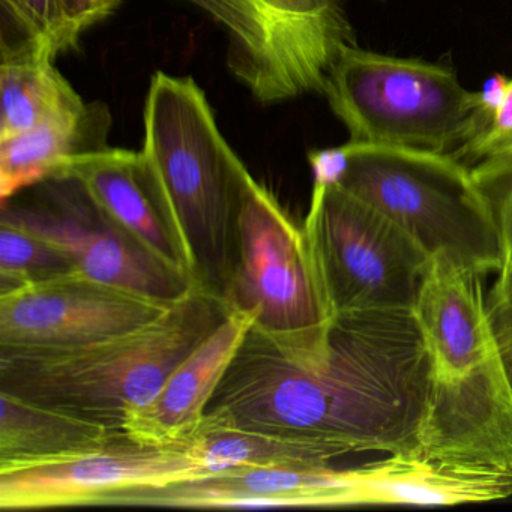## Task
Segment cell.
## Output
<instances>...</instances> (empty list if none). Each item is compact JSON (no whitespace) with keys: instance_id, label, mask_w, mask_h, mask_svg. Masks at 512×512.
<instances>
[{"instance_id":"cell-2","label":"cell","mask_w":512,"mask_h":512,"mask_svg":"<svg viewBox=\"0 0 512 512\" xmlns=\"http://www.w3.org/2000/svg\"><path fill=\"white\" fill-rule=\"evenodd\" d=\"M143 169L197 287L223 299L251 178L190 77L155 73L145 104Z\"/></svg>"},{"instance_id":"cell-10","label":"cell","mask_w":512,"mask_h":512,"mask_svg":"<svg viewBox=\"0 0 512 512\" xmlns=\"http://www.w3.org/2000/svg\"><path fill=\"white\" fill-rule=\"evenodd\" d=\"M170 305L73 272L0 296V349L85 346L134 331Z\"/></svg>"},{"instance_id":"cell-18","label":"cell","mask_w":512,"mask_h":512,"mask_svg":"<svg viewBox=\"0 0 512 512\" xmlns=\"http://www.w3.org/2000/svg\"><path fill=\"white\" fill-rule=\"evenodd\" d=\"M53 61L52 56L28 41L17 46L2 44L0 140L19 136L86 106Z\"/></svg>"},{"instance_id":"cell-5","label":"cell","mask_w":512,"mask_h":512,"mask_svg":"<svg viewBox=\"0 0 512 512\" xmlns=\"http://www.w3.org/2000/svg\"><path fill=\"white\" fill-rule=\"evenodd\" d=\"M223 302L253 317L254 331L293 361L319 362L328 353L334 311L310 239L253 176Z\"/></svg>"},{"instance_id":"cell-9","label":"cell","mask_w":512,"mask_h":512,"mask_svg":"<svg viewBox=\"0 0 512 512\" xmlns=\"http://www.w3.org/2000/svg\"><path fill=\"white\" fill-rule=\"evenodd\" d=\"M0 221L49 242L82 274L146 298L173 304L196 287L187 274L149 253L113 223L79 179L67 173L4 200Z\"/></svg>"},{"instance_id":"cell-16","label":"cell","mask_w":512,"mask_h":512,"mask_svg":"<svg viewBox=\"0 0 512 512\" xmlns=\"http://www.w3.org/2000/svg\"><path fill=\"white\" fill-rule=\"evenodd\" d=\"M124 433L103 422L0 391V473L79 460Z\"/></svg>"},{"instance_id":"cell-27","label":"cell","mask_w":512,"mask_h":512,"mask_svg":"<svg viewBox=\"0 0 512 512\" xmlns=\"http://www.w3.org/2000/svg\"><path fill=\"white\" fill-rule=\"evenodd\" d=\"M97 2L107 14H110L112 13L113 8H115L121 0H97Z\"/></svg>"},{"instance_id":"cell-6","label":"cell","mask_w":512,"mask_h":512,"mask_svg":"<svg viewBox=\"0 0 512 512\" xmlns=\"http://www.w3.org/2000/svg\"><path fill=\"white\" fill-rule=\"evenodd\" d=\"M329 107L350 142L452 154L481 127V97L451 68L344 47L329 71Z\"/></svg>"},{"instance_id":"cell-21","label":"cell","mask_w":512,"mask_h":512,"mask_svg":"<svg viewBox=\"0 0 512 512\" xmlns=\"http://www.w3.org/2000/svg\"><path fill=\"white\" fill-rule=\"evenodd\" d=\"M2 8L22 29L25 41L53 59L76 47L85 32L65 0H2Z\"/></svg>"},{"instance_id":"cell-26","label":"cell","mask_w":512,"mask_h":512,"mask_svg":"<svg viewBox=\"0 0 512 512\" xmlns=\"http://www.w3.org/2000/svg\"><path fill=\"white\" fill-rule=\"evenodd\" d=\"M65 4H67L68 10L71 11V14H73L74 19H76V22L79 23L83 31H86L89 26L100 22L104 17L109 16L98 5L97 0H65Z\"/></svg>"},{"instance_id":"cell-14","label":"cell","mask_w":512,"mask_h":512,"mask_svg":"<svg viewBox=\"0 0 512 512\" xmlns=\"http://www.w3.org/2000/svg\"><path fill=\"white\" fill-rule=\"evenodd\" d=\"M62 173L79 179L104 214L134 241L191 278L184 251L146 179L140 152L109 146L70 161L56 175Z\"/></svg>"},{"instance_id":"cell-15","label":"cell","mask_w":512,"mask_h":512,"mask_svg":"<svg viewBox=\"0 0 512 512\" xmlns=\"http://www.w3.org/2000/svg\"><path fill=\"white\" fill-rule=\"evenodd\" d=\"M356 505H458L505 499L512 472L457 469L421 455L392 454L352 469Z\"/></svg>"},{"instance_id":"cell-25","label":"cell","mask_w":512,"mask_h":512,"mask_svg":"<svg viewBox=\"0 0 512 512\" xmlns=\"http://www.w3.org/2000/svg\"><path fill=\"white\" fill-rule=\"evenodd\" d=\"M311 169H313L314 187H332L340 184L346 170V157L343 149H326L310 154Z\"/></svg>"},{"instance_id":"cell-7","label":"cell","mask_w":512,"mask_h":512,"mask_svg":"<svg viewBox=\"0 0 512 512\" xmlns=\"http://www.w3.org/2000/svg\"><path fill=\"white\" fill-rule=\"evenodd\" d=\"M229 34L227 67L263 104L323 94L344 47L355 44L343 0H182Z\"/></svg>"},{"instance_id":"cell-3","label":"cell","mask_w":512,"mask_h":512,"mask_svg":"<svg viewBox=\"0 0 512 512\" xmlns=\"http://www.w3.org/2000/svg\"><path fill=\"white\" fill-rule=\"evenodd\" d=\"M229 314L194 287L160 317L116 337L53 350L0 349V391L124 430L167 377Z\"/></svg>"},{"instance_id":"cell-22","label":"cell","mask_w":512,"mask_h":512,"mask_svg":"<svg viewBox=\"0 0 512 512\" xmlns=\"http://www.w3.org/2000/svg\"><path fill=\"white\" fill-rule=\"evenodd\" d=\"M451 155L470 169L478 164L512 161V80L487 124Z\"/></svg>"},{"instance_id":"cell-17","label":"cell","mask_w":512,"mask_h":512,"mask_svg":"<svg viewBox=\"0 0 512 512\" xmlns=\"http://www.w3.org/2000/svg\"><path fill=\"white\" fill-rule=\"evenodd\" d=\"M112 116L103 103H86L19 136L0 140V200L55 176L70 161L109 148Z\"/></svg>"},{"instance_id":"cell-4","label":"cell","mask_w":512,"mask_h":512,"mask_svg":"<svg viewBox=\"0 0 512 512\" xmlns=\"http://www.w3.org/2000/svg\"><path fill=\"white\" fill-rule=\"evenodd\" d=\"M340 187L382 212L425 253L478 274L505 265L502 233L472 169L451 154L347 142Z\"/></svg>"},{"instance_id":"cell-19","label":"cell","mask_w":512,"mask_h":512,"mask_svg":"<svg viewBox=\"0 0 512 512\" xmlns=\"http://www.w3.org/2000/svg\"><path fill=\"white\" fill-rule=\"evenodd\" d=\"M205 475L248 467L325 466L332 458L317 446L287 437L200 425L193 439Z\"/></svg>"},{"instance_id":"cell-23","label":"cell","mask_w":512,"mask_h":512,"mask_svg":"<svg viewBox=\"0 0 512 512\" xmlns=\"http://www.w3.org/2000/svg\"><path fill=\"white\" fill-rule=\"evenodd\" d=\"M472 173L499 224L505 260H512V161L478 164Z\"/></svg>"},{"instance_id":"cell-12","label":"cell","mask_w":512,"mask_h":512,"mask_svg":"<svg viewBox=\"0 0 512 512\" xmlns=\"http://www.w3.org/2000/svg\"><path fill=\"white\" fill-rule=\"evenodd\" d=\"M95 506L182 509H281L355 506L352 469L331 464L248 467L166 485L127 488Z\"/></svg>"},{"instance_id":"cell-13","label":"cell","mask_w":512,"mask_h":512,"mask_svg":"<svg viewBox=\"0 0 512 512\" xmlns=\"http://www.w3.org/2000/svg\"><path fill=\"white\" fill-rule=\"evenodd\" d=\"M253 325V317L247 313L229 311L218 328L167 377L157 397L127 416L125 433L154 445L193 442L215 391Z\"/></svg>"},{"instance_id":"cell-24","label":"cell","mask_w":512,"mask_h":512,"mask_svg":"<svg viewBox=\"0 0 512 512\" xmlns=\"http://www.w3.org/2000/svg\"><path fill=\"white\" fill-rule=\"evenodd\" d=\"M488 293L487 310L500 358L512 383V260H505Z\"/></svg>"},{"instance_id":"cell-1","label":"cell","mask_w":512,"mask_h":512,"mask_svg":"<svg viewBox=\"0 0 512 512\" xmlns=\"http://www.w3.org/2000/svg\"><path fill=\"white\" fill-rule=\"evenodd\" d=\"M431 364L413 311L334 317L319 362L293 361L253 328L202 425L310 443L329 457L418 455Z\"/></svg>"},{"instance_id":"cell-11","label":"cell","mask_w":512,"mask_h":512,"mask_svg":"<svg viewBox=\"0 0 512 512\" xmlns=\"http://www.w3.org/2000/svg\"><path fill=\"white\" fill-rule=\"evenodd\" d=\"M205 475L193 442L154 445L127 433L79 460L22 472L0 473V509L95 506L127 488L166 485Z\"/></svg>"},{"instance_id":"cell-8","label":"cell","mask_w":512,"mask_h":512,"mask_svg":"<svg viewBox=\"0 0 512 512\" xmlns=\"http://www.w3.org/2000/svg\"><path fill=\"white\" fill-rule=\"evenodd\" d=\"M334 317L412 311L431 256L340 185L313 187L304 223Z\"/></svg>"},{"instance_id":"cell-20","label":"cell","mask_w":512,"mask_h":512,"mask_svg":"<svg viewBox=\"0 0 512 512\" xmlns=\"http://www.w3.org/2000/svg\"><path fill=\"white\" fill-rule=\"evenodd\" d=\"M73 272L79 271L58 248L0 221V296Z\"/></svg>"}]
</instances>
